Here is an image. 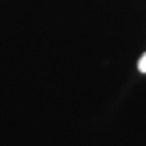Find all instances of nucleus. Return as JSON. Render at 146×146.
Returning a JSON list of instances; mask_svg holds the SVG:
<instances>
[{"instance_id": "1", "label": "nucleus", "mask_w": 146, "mask_h": 146, "mask_svg": "<svg viewBox=\"0 0 146 146\" xmlns=\"http://www.w3.org/2000/svg\"><path fill=\"white\" fill-rule=\"evenodd\" d=\"M138 68L139 70L142 73H146V53H144L139 59L138 63Z\"/></svg>"}]
</instances>
